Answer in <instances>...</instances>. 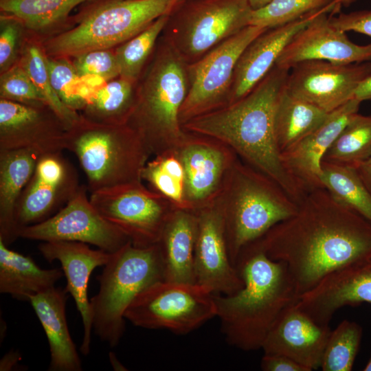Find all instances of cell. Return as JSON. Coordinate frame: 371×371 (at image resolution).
<instances>
[{"mask_svg":"<svg viewBox=\"0 0 371 371\" xmlns=\"http://www.w3.org/2000/svg\"><path fill=\"white\" fill-rule=\"evenodd\" d=\"M3 14V27L0 34V67L5 68L13 58L18 38L19 21L10 15Z\"/></svg>","mask_w":371,"mask_h":371,"instance_id":"43","label":"cell"},{"mask_svg":"<svg viewBox=\"0 0 371 371\" xmlns=\"http://www.w3.org/2000/svg\"><path fill=\"white\" fill-rule=\"evenodd\" d=\"M371 304V259L338 268L299 295L296 307L320 325L345 306Z\"/></svg>","mask_w":371,"mask_h":371,"instance_id":"19","label":"cell"},{"mask_svg":"<svg viewBox=\"0 0 371 371\" xmlns=\"http://www.w3.org/2000/svg\"><path fill=\"white\" fill-rule=\"evenodd\" d=\"M62 269H43L30 256L8 247L0 240V292L19 300L28 301L32 295L55 286L63 276Z\"/></svg>","mask_w":371,"mask_h":371,"instance_id":"28","label":"cell"},{"mask_svg":"<svg viewBox=\"0 0 371 371\" xmlns=\"http://www.w3.org/2000/svg\"><path fill=\"white\" fill-rule=\"evenodd\" d=\"M267 30L249 25L187 68L188 91L179 113L181 125L228 104L234 70L240 54Z\"/></svg>","mask_w":371,"mask_h":371,"instance_id":"12","label":"cell"},{"mask_svg":"<svg viewBox=\"0 0 371 371\" xmlns=\"http://www.w3.org/2000/svg\"><path fill=\"white\" fill-rule=\"evenodd\" d=\"M96 279L99 291L90 300L93 328L102 341L115 347L124 335L128 306L146 288L164 280L159 243L137 247L129 240L111 254Z\"/></svg>","mask_w":371,"mask_h":371,"instance_id":"5","label":"cell"},{"mask_svg":"<svg viewBox=\"0 0 371 371\" xmlns=\"http://www.w3.org/2000/svg\"><path fill=\"white\" fill-rule=\"evenodd\" d=\"M43 256L49 262L58 260L67 279L65 290L73 297L80 313L84 328L80 352H90L93 316L87 288L95 268L104 266L112 253L100 249H93L87 243L75 241L43 242L38 245Z\"/></svg>","mask_w":371,"mask_h":371,"instance_id":"20","label":"cell"},{"mask_svg":"<svg viewBox=\"0 0 371 371\" xmlns=\"http://www.w3.org/2000/svg\"><path fill=\"white\" fill-rule=\"evenodd\" d=\"M371 75V62L337 65L311 60L289 72L285 90L330 113L352 99L360 83Z\"/></svg>","mask_w":371,"mask_h":371,"instance_id":"15","label":"cell"},{"mask_svg":"<svg viewBox=\"0 0 371 371\" xmlns=\"http://www.w3.org/2000/svg\"><path fill=\"white\" fill-rule=\"evenodd\" d=\"M326 5L306 26L289 41L276 65L290 70L296 64L311 60L337 65L371 62V43H352L345 32L334 27Z\"/></svg>","mask_w":371,"mask_h":371,"instance_id":"18","label":"cell"},{"mask_svg":"<svg viewBox=\"0 0 371 371\" xmlns=\"http://www.w3.org/2000/svg\"><path fill=\"white\" fill-rule=\"evenodd\" d=\"M1 98L32 106H47L24 68L14 67L1 77Z\"/></svg>","mask_w":371,"mask_h":371,"instance_id":"40","label":"cell"},{"mask_svg":"<svg viewBox=\"0 0 371 371\" xmlns=\"http://www.w3.org/2000/svg\"><path fill=\"white\" fill-rule=\"evenodd\" d=\"M195 212L198 223L194 248L196 284L214 294L234 293L244 283L229 259L222 206L216 199Z\"/></svg>","mask_w":371,"mask_h":371,"instance_id":"17","label":"cell"},{"mask_svg":"<svg viewBox=\"0 0 371 371\" xmlns=\"http://www.w3.org/2000/svg\"><path fill=\"white\" fill-rule=\"evenodd\" d=\"M76 58L74 67L80 78L94 76L106 80L120 74L115 54L107 49L89 52Z\"/></svg>","mask_w":371,"mask_h":371,"instance_id":"41","label":"cell"},{"mask_svg":"<svg viewBox=\"0 0 371 371\" xmlns=\"http://www.w3.org/2000/svg\"><path fill=\"white\" fill-rule=\"evenodd\" d=\"M322 186L339 202L371 223V194L355 168L322 161Z\"/></svg>","mask_w":371,"mask_h":371,"instance_id":"30","label":"cell"},{"mask_svg":"<svg viewBox=\"0 0 371 371\" xmlns=\"http://www.w3.org/2000/svg\"><path fill=\"white\" fill-rule=\"evenodd\" d=\"M328 113L302 99L282 91L276 107L275 135L280 153L289 150L311 133Z\"/></svg>","mask_w":371,"mask_h":371,"instance_id":"29","label":"cell"},{"mask_svg":"<svg viewBox=\"0 0 371 371\" xmlns=\"http://www.w3.org/2000/svg\"><path fill=\"white\" fill-rule=\"evenodd\" d=\"M323 10L283 25L267 29L255 38L245 48L237 61L227 104L249 93L276 65L293 37Z\"/></svg>","mask_w":371,"mask_h":371,"instance_id":"23","label":"cell"},{"mask_svg":"<svg viewBox=\"0 0 371 371\" xmlns=\"http://www.w3.org/2000/svg\"><path fill=\"white\" fill-rule=\"evenodd\" d=\"M354 98L361 102L371 100V75L360 83L355 91Z\"/></svg>","mask_w":371,"mask_h":371,"instance_id":"46","label":"cell"},{"mask_svg":"<svg viewBox=\"0 0 371 371\" xmlns=\"http://www.w3.org/2000/svg\"><path fill=\"white\" fill-rule=\"evenodd\" d=\"M235 267L243 286L231 295L214 294L216 317L229 345L243 351L258 350L299 294L286 265L249 245L240 252Z\"/></svg>","mask_w":371,"mask_h":371,"instance_id":"3","label":"cell"},{"mask_svg":"<svg viewBox=\"0 0 371 371\" xmlns=\"http://www.w3.org/2000/svg\"><path fill=\"white\" fill-rule=\"evenodd\" d=\"M142 179L148 183L149 188L168 199L177 208L190 210L186 198L185 171L177 150L149 159L142 170Z\"/></svg>","mask_w":371,"mask_h":371,"instance_id":"31","label":"cell"},{"mask_svg":"<svg viewBox=\"0 0 371 371\" xmlns=\"http://www.w3.org/2000/svg\"><path fill=\"white\" fill-rule=\"evenodd\" d=\"M23 68L43 97L45 104L65 122L69 128L80 117L60 99L53 89L49 77L46 58L35 46L26 52Z\"/></svg>","mask_w":371,"mask_h":371,"instance_id":"37","label":"cell"},{"mask_svg":"<svg viewBox=\"0 0 371 371\" xmlns=\"http://www.w3.org/2000/svg\"><path fill=\"white\" fill-rule=\"evenodd\" d=\"M43 106L29 105L21 119L0 128V150L26 148L42 155L65 150L68 127L58 116L47 117Z\"/></svg>","mask_w":371,"mask_h":371,"instance_id":"26","label":"cell"},{"mask_svg":"<svg viewBox=\"0 0 371 371\" xmlns=\"http://www.w3.org/2000/svg\"><path fill=\"white\" fill-rule=\"evenodd\" d=\"M216 317L214 293L197 284L161 280L139 293L124 313L133 325L185 335Z\"/></svg>","mask_w":371,"mask_h":371,"instance_id":"9","label":"cell"},{"mask_svg":"<svg viewBox=\"0 0 371 371\" xmlns=\"http://www.w3.org/2000/svg\"><path fill=\"white\" fill-rule=\"evenodd\" d=\"M89 199L101 216L137 247L158 243L168 218L177 208L142 181L94 191Z\"/></svg>","mask_w":371,"mask_h":371,"instance_id":"11","label":"cell"},{"mask_svg":"<svg viewBox=\"0 0 371 371\" xmlns=\"http://www.w3.org/2000/svg\"><path fill=\"white\" fill-rule=\"evenodd\" d=\"M109 359L112 367L115 370H126V369H125L126 368L119 361L114 353H109Z\"/></svg>","mask_w":371,"mask_h":371,"instance_id":"49","label":"cell"},{"mask_svg":"<svg viewBox=\"0 0 371 371\" xmlns=\"http://www.w3.org/2000/svg\"><path fill=\"white\" fill-rule=\"evenodd\" d=\"M333 0H273L265 6L252 10L249 25L271 29L296 21L318 11Z\"/></svg>","mask_w":371,"mask_h":371,"instance_id":"36","label":"cell"},{"mask_svg":"<svg viewBox=\"0 0 371 371\" xmlns=\"http://www.w3.org/2000/svg\"><path fill=\"white\" fill-rule=\"evenodd\" d=\"M19 359V355L16 352H11L6 355L1 361V370H10Z\"/></svg>","mask_w":371,"mask_h":371,"instance_id":"47","label":"cell"},{"mask_svg":"<svg viewBox=\"0 0 371 371\" xmlns=\"http://www.w3.org/2000/svg\"><path fill=\"white\" fill-rule=\"evenodd\" d=\"M249 5L253 10L261 8L273 0H247Z\"/></svg>","mask_w":371,"mask_h":371,"instance_id":"50","label":"cell"},{"mask_svg":"<svg viewBox=\"0 0 371 371\" xmlns=\"http://www.w3.org/2000/svg\"><path fill=\"white\" fill-rule=\"evenodd\" d=\"M87 189L80 186L58 212L43 222L21 228L19 237L42 242H81L108 253L120 249L129 239L93 207Z\"/></svg>","mask_w":371,"mask_h":371,"instance_id":"13","label":"cell"},{"mask_svg":"<svg viewBox=\"0 0 371 371\" xmlns=\"http://www.w3.org/2000/svg\"><path fill=\"white\" fill-rule=\"evenodd\" d=\"M80 187L77 171L62 151L41 155L16 205L18 234L21 228L43 222L58 212Z\"/></svg>","mask_w":371,"mask_h":371,"instance_id":"14","label":"cell"},{"mask_svg":"<svg viewBox=\"0 0 371 371\" xmlns=\"http://www.w3.org/2000/svg\"><path fill=\"white\" fill-rule=\"evenodd\" d=\"M188 91L184 60L171 47L160 55L129 117L150 156L176 150L186 135L179 113Z\"/></svg>","mask_w":371,"mask_h":371,"instance_id":"7","label":"cell"},{"mask_svg":"<svg viewBox=\"0 0 371 371\" xmlns=\"http://www.w3.org/2000/svg\"><path fill=\"white\" fill-rule=\"evenodd\" d=\"M363 184L371 194V154L355 168Z\"/></svg>","mask_w":371,"mask_h":371,"instance_id":"45","label":"cell"},{"mask_svg":"<svg viewBox=\"0 0 371 371\" xmlns=\"http://www.w3.org/2000/svg\"><path fill=\"white\" fill-rule=\"evenodd\" d=\"M264 371H307L293 359L282 355L264 353L260 362Z\"/></svg>","mask_w":371,"mask_h":371,"instance_id":"44","label":"cell"},{"mask_svg":"<svg viewBox=\"0 0 371 371\" xmlns=\"http://www.w3.org/2000/svg\"><path fill=\"white\" fill-rule=\"evenodd\" d=\"M369 259H371V256H370Z\"/></svg>","mask_w":371,"mask_h":371,"instance_id":"52","label":"cell"},{"mask_svg":"<svg viewBox=\"0 0 371 371\" xmlns=\"http://www.w3.org/2000/svg\"><path fill=\"white\" fill-rule=\"evenodd\" d=\"M87 104H91L90 110L108 120L129 118L135 108L131 82L122 78L111 81L102 87Z\"/></svg>","mask_w":371,"mask_h":371,"instance_id":"38","label":"cell"},{"mask_svg":"<svg viewBox=\"0 0 371 371\" xmlns=\"http://www.w3.org/2000/svg\"><path fill=\"white\" fill-rule=\"evenodd\" d=\"M197 216L194 210L176 208L168 218L159 242L164 280L196 284L194 248Z\"/></svg>","mask_w":371,"mask_h":371,"instance_id":"25","label":"cell"},{"mask_svg":"<svg viewBox=\"0 0 371 371\" xmlns=\"http://www.w3.org/2000/svg\"><path fill=\"white\" fill-rule=\"evenodd\" d=\"M289 72L275 65L243 98L194 117L182 128L226 144L242 161L273 180L298 203L306 193L283 166L274 128L277 102Z\"/></svg>","mask_w":371,"mask_h":371,"instance_id":"2","label":"cell"},{"mask_svg":"<svg viewBox=\"0 0 371 371\" xmlns=\"http://www.w3.org/2000/svg\"><path fill=\"white\" fill-rule=\"evenodd\" d=\"M176 150L185 171L186 201L195 211L218 197L238 157L217 139L188 132Z\"/></svg>","mask_w":371,"mask_h":371,"instance_id":"16","label":"cell"},{"mask_svg":"<svg viewBox=\"0 0 371 371\" xmlns=\"http://www.w3.org/2000/svg\"><path fill=\"white\" fill-rule=\"evenodd\" d=\"M51 85L62 102L70 109L85 105V87L80 88V76L74 67L63 60H47Z\"/></svg>","mask_w":371,"mask_h":371,"instance_id":"39","label":"cell"},{"mask_svg":"<svg viewBox=\"0 0 371 371\" xmlns=\"http://www.w3.org/2000/svg\"><path fill=\"white\" fill-rule=\"evenodd\" d=\"M360 104L353 98L328 113L319 126L281 153L286 172L305 193L323 188L319 179L322 158L348 121L358 113Z\"/></svg>","mask_w":371,"mask_h":371,"instance_id":"21","label":"cell"},{"mask_svg":"<svg viewBox=\"0 0 371 371\" xmlns=\"http://www.w3.org/2000/svg\"><path fill=\"white\" fill-rule=\"evenodd\" d=\"M77 26L54 38L52 54L78 56L134 37L181 0H92Z\"/></svg>","mask_w":371,"mask_h":371,"instance_id":"8","label":"cell"},{"mask_svg":"<svg viewBox=\"0 0 371 371\" xmlns=\"http://www.w3.org/2000/svg\"><path fill=\"white\" fill-rule=\"evenodd\" d=\"M249 245L285 263L300 295L330 272L369 259L371 223L318 188L293 215Z\"/></svg>","mask_w":371,"mask_h":371,"instance_id":"1","label":"cell"},{"mask_svg":"<svg viewBox=\"0 0 371 371\" xmlns=\"http://www.w3.org/2000/svg\"><path fill=\"white\" fill-rule=\"evenodd\" d=\"M363 370L364 371H371V353H370V358L367 362V363L366 364L364 368H363Z\"/></svg>","mask_w":371,"mask_h":371,"instance_id":"51","label":"cell"},{"mask_svg":"<svg viewBox=\"0 0 371 371\" xmlns=\"http://www.w3.org/2000/svg\"><path fill=\"white\" fill-rule=\"evenodd\" d=\"M40 156L26 148L0 150V240L8 246L19 238L16 205Z\"/></svg>","mask_w":371,"mask_h":371,"instance_id":"27","label":"cell"},{"mask_svg":"<svg viewBox=\"0 0 371 371\" xmlns=\"http://www.w3.org/2000/svg\"><path fill=\"white\" fill-rule=\"evenodd\" d=\"M330 331L329 325L317 324L295 304L273 326L261 349L284 355L312 371L320 368Z\"/></svg>","mask_w":371,"mask_h":371,"instance_id":"22","label":"cell"},{"mask_svg":"<svg viewBox=\"0 0 371 371\" xmlns=\"http://www.w3.org/2000/svg\"><path fill=\"white\" fill-rule=\"evenodd\" d=\"M91 0H0L1 13L33 30H43L65 20L76 6Z\"/></svg>","mask_w":371,"mask_h":371,"instance_id":"33","label":"cell"},{"mask_svg":"<svg viewBox=\"0 0 371 371\" xmlns=\"http://www.w3.org/2000/svg\"><path fill=\"white\" fill-rule=\"evenodd\" d=\"M357 0H333L330 5L333 7V12L330 15H335L339 12L341 7H348Z\"/></svg>","mask_w":371,"mask_h":371,"instance_id":"48","label":"cell"},{"mask_svg":"<svg viewBox=\"0 0 371 371\" xmlns=\"http://www.w3.org/2000/svg\"><path fill=\"white\" fill-rule=\"evenodd\" d=\"M363 329L357 322L344 319L331 330L320 368L323 371H350L359 351Z\"/></svg>","mask_w":371,"mask_h":371,"instance_id":"34","label":"cell"},{"mask_svg":"<svg viewBox=\"0 0 371 371\" xmlns=\"http://www.w3.org/2000/svg\"><path fill=\"white\" fill-rule=\"evenodd\" d=\"M65 289L52 287L30 297L46 334L50 350V371H80L81 360L67 326Z\"/></svg>","mask_w":371,"mask_h":371,"instance_id":"24","label":"cell"},{"mask_svg":"<svg viewBox=\"0 0 371 371\" xmlns=\"http://www.w3.org/2000/svg\"><path fill=\"white\" fill-rule=\"evenodd\" d=\"M371 154V115L355 114L325 153L322 161L356 168Z\"/></svg>","mask_w":371,"mask_h":371,"instance_id":"32","label":"cell"},{"mask_svg":"<svg viewBox=\"0 0 371 371\" xmlns=\"http://www.w3.org/2000/svg\"><path fill=\"white\" fill-rule=\"evenodd\" d=\"M329 19L334 27L345 32L352 31L371 37V10L339 12L329 15Z\"/></svg>","mask_w":371,"mask_h":371,"instance_id":"42","label":"cell"},{"mask_svg":"<svg viewBox=\"0 0 371 371\" xmlns=\"http://www.w3.org/2000/svg\"><path fill=\"white\" fill-rule=\"evenodd\" d=\"M65 150L76 156L90 192L142 181V170L151 157L130 126L93 124L81 118L68 129Z\"/></svg>","mask_w":371,"mask_h":371,"instance_id":"6","label":"cell"},{"mask_svg":"<svg viewBox=\"0 0 371 371\" xmlns=\"http://www.w3.org/2000/svg\"><path fill=\"white\" fill-rule=\"evenodd\" d=\"M216 199L223 210L228 253L234 267L245 246L297 210V203L277 183L239 157Z\"/></svg>","mask_w":371,"mask_h":371,"instance_id":"4","label":"cell"},{"mask_svg":"<svg viewBox=\"0 0 371 371\" xmlns=\"http://www.w3.org/2000/svg\"><path fill=\"white\" fill-rule=\"evenodd\" d=\"M170 16H160L117 49L115 54L122 78L132 82L137 77L159 35L167 26Z\"/></svg>","mask_w":371,"mask_h":371,"instance_id":"35","label":"cell"},{"mask_svg":"<svg viewBox=\"0 0 371 371\" xmlns=\"http://www.w3.org/2000/svg\"><path fill=\"white\" fill-rule=\"evenodd\" d=\"M247 0H181L172 12L171 45L185 60L199 59L249 25Z\"/></svg>","mask_w":371,"mask_h":371,"instance_id":"10","label":"cell"}]
</instances>
